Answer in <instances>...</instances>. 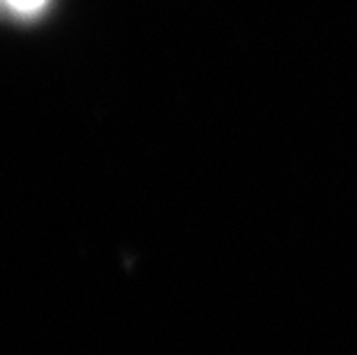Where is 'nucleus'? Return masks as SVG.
Segmentation results:
<instances>
[{
	"instance_id": "1",
	"label": "nucleus",
	"mask_w": 357,
	"mask_h": 355,
	"mask_svg": "<svg viewBox=\"0 0 357 355\" xmlns=\"http://www.w3.org/2000/svg\"><path fill=\"white\" fill-rule=\"evenodd\" d=\"M49 0H0V14L14 19H35L47 10Z\"/></svg>"
}]
</instances>
